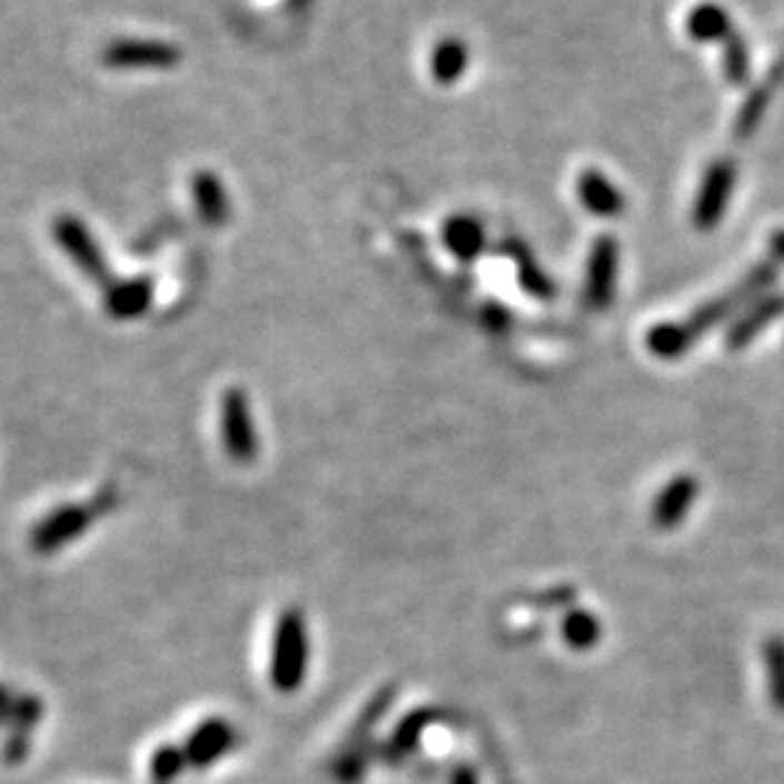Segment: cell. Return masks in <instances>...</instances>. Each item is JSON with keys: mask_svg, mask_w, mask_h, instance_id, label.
<instances>
[{"mask_svg": "<svg viewBox=\"0 0 784 784\" xmlns=\"http://www.w3.org/2000/svg\"><path fill=\"white\" fill-rule=\"evenodd\" d=\"M308 669V629L301 609L280 612L270 645V685L278 693H296Z\"/></svg>", "mask_w": 784, "mask_h": 784, "instance_id": "cell-1", "label": "cell"}, {"mask_svg": "<svg viewBox=\"0 0 784 784\" xmlns=\"http://www.w3.org/2000/svg\"><path fill=\"white\" fill-rule=\"evenodd\" d=\"M102 517L97 513L95 502H69V505H59L57 509L43 515L29 535L31 550L39 555H51L61 548H67L69 543H75L79 535H85L95 525V519Z\"/></svg>", "mask_w": 784, "mask_h": 784, "instance_id": "cell-2", "label": "cell"}, {"mask_svg": "<svg viewBox=\"0 0 784 784\" xmlns=\"http://www.w3.org/2000/svg\"><path fill=\"white\" fill-rule=\"evenodd\" d=\"M219 416H222L219 418V430H222L227 456L235 464H252L260 454V436L258 426H255L250 400L242 387H227Z\"/></svg>", "mask_w": 784, "mask_h": 784, "instance_id": "cell-3", "label": "cell"}, {"mask_svg": "<svg viewBox=\"0 0 784 784\" xmlns=\"http://www.w3.org/2000/svg\"><path fill=\"white\" fill-rule=\"evenodd\" d=\"M774 276H777V272H774V266H770V262H764V266L754 268L752 272H748V276L744 278V284L731 290L728 296L716 298V301L701 306L698 311H695V314L691 316V319L685 321V324H688V329L693 331V337L698 339L703 331H708V329H713V326H716L718 321H724L726 316L734 314L738 306L748 301V298L764 294V290L772 286Z\"/></svg>", "mask_w": 784, "mask_h": 784, "instance_id": "cell-4", "label": "cell"}, {"mask_svg": "<svg viewBox=\"0 0 784 784\" xmlns=\"http://www.w3.org/2000/svg\"><path fill=\"white\" fill-rule=\"evenodd\" d=\"M237 738H240V734H237V728L227 718H205L187 736V744H183L187 764L191 770H209L211 764H217L225 754L232 752L237 746Z\"/></svg>", "mask_w": 784, "mask_h": 784, "instance_id": "cell-5", "label": "cell"}, {"mask_svg": "<svg viewBox=\"0 0 784 784\" xmlns=\"http://www.w3.org/2000/svg\"><path fill=\"white\" fill-rule=\"evenodd\" d=\"M54 237L61 245V250L77 262V268L82 270L87 278L100 280V284L108 280V262L102 258L100 245L95 242V237L79 219L61 217L54 225Z\"/></svg>", "mask_w": 784, "mask_h": 784, "instance_id": "cell-6", "label": "cell"}, {"mask_svg": "<svg viewBox=\"0 0 784 784\" xmlns=\"http://www.w3.org/2000/svg\"><path fill=\"white\" fill-rule=\"evenodd\" d=\"M698 492L701 484L693 474H677V477L665 484L655 502H652V525H655L657 530H675V527H681L685 517H688L691 507L695 505V499H698Z\"/></svg>", "mask_w": 784, "mask_h": 784, "instance_id": "cell-7", "label": "cell"}, {"mask_svg": "<svg viewBox=\"0 0 784 784\" xmlns=\"http://www.w3.org/2000/svg\"><path fill=\"white\" fill-rule=\"evenodd\" d=\"M731 189H734V166L728 161H721L713 166L703 183L698 205H695V225L701 230H711L713 225H718V219L724 217L726 205L731 199Z\"/></svg>", "mask_w": 784, "mask_h": 784, "instance_id": "cell-8", "label": "cell"}, {"mask_svg": "<svg viewBox=\"0 0 784 784\" xmlns=\"http://www.w3.org/2000/svg\"><path fill=\"white\" fill-rule=\"evenodd\" d=\"M153 280L151 278H128L116 280L105 288V311L118 321H130L143 316L153 304Z\"/></svg>", "mask_w": 784, "mask_h": 784, "instance_id": "cell-9", "label": "cell"}, {"mask_svg": "<svg viewBox=\"0 0 784 784\" xmlns=\"http://www.w3.org/2000/svg\"><path fill=\"white\" fill-rule=\"evenodd\" d=\"M616 245L609 237H602L596 240L592 262H588V304L594 308H606L614 301V286H616Z\"/></svg>", "mask_w": 784, "mask_h": 784, "instance_id": "cell-10", "label": "cell"}, {"mask_svg": "<svg viewBox=\"0 0 784 784\" xmlns=\"http://www.w3.org/2000/svg\"><path fill=\"white\" fill-rule=\"evenodd\" d=\"M171 61H176V51L166 43L122 41L108 51L112 67H169Z\"/></svg>", "mask_w": 784, "mask_h": 784, "instance_id": "cell-11", "label": "cell"}, {"mask_svg": "<svg viewBox=\"0 0 784 784\" xmlns=\"http://www.w3.org/2000/svg\"><path fill=\"white\" fill-rule=\"evenodd\" d=\"M784 311V296H764L752 311L744 314L734 326H731L726 345L728 349H742L760 334L766 324Z\"/></svg>", "mask_w": 784, "mask_h": 784, "instance_id": "cell-12", "label": "cell"}, {"mask_svg": "<svg viewBox=\"0 0 784 784\" xmlns=\"http://www.w3.org/2000/svg\"><path fill=\"white\" fill-rule=\"evenodd\" d=\"M693 331L688 324H657L647 334V349L659 359H681L693 347Z\"/></svg>", "mask_w": 784, "mask_h": 784, "instance_id": "cell-13", "label": "cell"}, {"mask_svg": "<svg viewBox=\"0 0 784 784\" xmlns=\"http://www.w3.org/2000/svg\"><path fill=\"white\" fill-rule=\"evenodd\" d=\"M560 632L570 649L586 652V649H594L598 645V639H602V622H598L592 612L574 609L563 616Z\"/></svg>", "mask_w": 784, "mask_h": 784, "instance_id": "cell-14", "label": "cell"}, {"mask_svg": "<svg viewBox=\"0 0 784 784\" xmlns=\"http://www.w3.org/2000/svg\"><path fill=\"white\" fill-rule=\"evenodd\" d=\"M446 245L456 258L462 260H474L482 252L484 245V232L482 225L474 222L472 217H456L446 225Z\"/></svg>", "mask_w": 784, "mask_h": 784, "instance_id": "cell-15", "label": "cell"}, {"mask_svg": "<svg viewBox=\"0 0 784 784\" xmlns=\"http://www.w3.org/2000/svg\"><path fill=\"white\" fill-rule=\"evenodd\" d=\"M430 724V711H413L410 716H405L400 721V726L395 728V734L390 742H387V756L390 760H403V756H408L413 748L418 746L423 731Z\"/></svg>", "mask_w": 784, "mask_h": 784, "instance_id": "cell-16", "label": "cell"}, {"mask_svg": "<svg viewBox=\"0 0 784 784\" xmlns=\"http://www.w3.org/2000/svg\"><path fill=\"white\" fill-rule=\"evenodd\" d=\"M509 252H513V258L517 262L519 284H523V288L527 290V294L535 296V298H543V301H548V298H553L550 278L545 276V272L540 270V266H537L535 258L530 255V250H525L523 245L513 242V245H509Z\"/></svg>", "mask_w": 784, "mask_h": 784, "instance_id": "cell-17", "label": "cell"}, {"mask_svg": "<svg viewBox=\"0 0 784 784\" xmlns=\"http://www.w3.org/2000/svg\"><path fill=\"white\" fill-rule=\"evenodd\" d=\"M187 754L183 746H158L151 756V782L153 784H173L179 774L187 770Z\"/></svg>", "mask_w": 784, "mask_h": 784, "instance_id": "cell-18", "label": "cell"}, {"mask_svg": "<svg viewBox=\"0 0 784 784\" xmlns=\"http://www.w3.org/2000/svg\"><path fill=\"white\" fill-rule=\"evenodd\" d=\"M197 205L205 222L222 225L227 219V201L225 193L219 189V183L209 176H199L197 179Z\"/></svg>", "mask_w": 784, "mask_h": 784, "instance_id": "cell-19", "label": "cell"}, {"mask_svg": "<svg viewBox=\"0 0 784 784\" xmlns=\"http://www.w3.org/2000/svg\"><path fill=\"white\" fill-rule=\"evenodd\" d=\"M766 675H770V695L777 711H784V639L772 637L764 645Z\"/></svg>", "mask_w": 784, "mask_h": 784, "instance_id": "cell-20", "label": "cell"}, {"mask_svg": "<svg viewBox=\"0 0 784 784\" xmlns=\"http://www.w3.org/2000/svg\"><path fill=\"white\" fill-rule=\"evenodd\" d=\"M728 29H731L728 16L724 13V8H718V6H701L691 19L693 37L703 39V41L726 37Z\"/></svg>", "mask_w": 784, "mask_h": 784, "instance_id": "cell-21", "label": "cell"}, {"mask_svg": "<svg viewBox=\"0 0 784 784\" xmlns=\"http://www.w3.org/2000/svg\"><path fill=\"white\" fill-rule=\"evenodd\" d=\"M584 201H586V207L594 211V215H602V217L616 215V209L622 207L619 197H616V193L606 187L602 179H586Z\"/></svg>", "mask_w": 784, "mask_h": 784, "instance_id": "cell-22", "label": "cell"}, {"mask_svg": "<svg viewBox=\"0 0 784 784\" xmlns=\"http://www.w3.org/2000/svg\"><path fill=\"white\" fill-rule=\"evenodd\" d=\"M41 718H43V701L39 698V695L19 693V701H16V711H13V721L8 728L29 731V734H33V728L41 724Z\"/></svg>", "mask_w": 784, "mask_h": 784, "instance_id": "cell-23", "label": "cell"}, {"mask_svg": "<svg viewBox=\"0 0 784 784\" xmlns=\"http://www.w3.org/2000/svg\"><path fill=\"white\" fill-rule=\"evenodd\" d=\"M766 100H770V90L766 87H762V90H756L752 97H748L746 105H744V110H742V116H738V138L742 136H748L752 130L756 128V122L762 120L764 116V108H766Z\"/></svg>", "mask_w": 784, "mask_h": 784, "instance_id": "cell-24", "label": "cell"}, {"mask_svg": "<svg viewBox=\"0 0 784 784\" xmlns=\"http://www.w3.org/2000/svg\"><path fill=\"white\" fill-rule=\"evenodd\" d=\"M726 75H728L731 82H736V85L746 82V77H748V57H746V47H744L742 39H731L728 41Z\"/></svg>", "mask_w": 784, "mask_h": 784, "instance_id": "cell-25", "label": "cell"}, {"mask_svg": "<svg viewBox=\"0 0 784 784\" xmlns=\"http://www.w3.org/2000/svg\"><path fill=\"white\" fill-rule=\"evenodd\" d=\"M31 752V734L29 731H16L11 728V734H8L6 744H3V762L6 764H21L26 756Z\"/></svg>", "mask_w": 784, "mask_h": 784, "instance_id": "cell-26", "label": "cell"}, {"mask_svg": "<svg viewBox=\"0 0 784 784\" xmlns=\"http://www.w3.org/2000/svg\"><path fill=\"white\" fill-rule=\"evenodd\" d=\"M16 701H19V693L6 688V685H0V726H6V728L11 726Z\"/></svg>", "mask_w": 784, "mask_h": 784, "instance_id": "cell-27", "label": "cell"}, {"mask_svg": "<svg viewBox=\"0 0 784 784\" xmlns=\"http://www.w3.org/2000/svg\"><path fill=\"white\" fill-rule=\"evenodd\" d=\"M454 784H477V774H474L469 766H459V770L454 772Z\"/></svg>", "mask_w": 784, "mask_h": 784, "instance_id": "cell-28", "label": "cell"}, {"mask_svg": "<svg viewBox=\"0 0 784 784\" xmlns=\"http://www.w3.org/2000/svg\"><path fill=\"white\" fill-rule=\"evenodd\" d=\"M772 252L784 260V232H777L772 237Z\"/></svg>", "mask_w": 784, "mask_h": 784, "instance_id": "cell-29", "label": "cell"}]
</instances>
